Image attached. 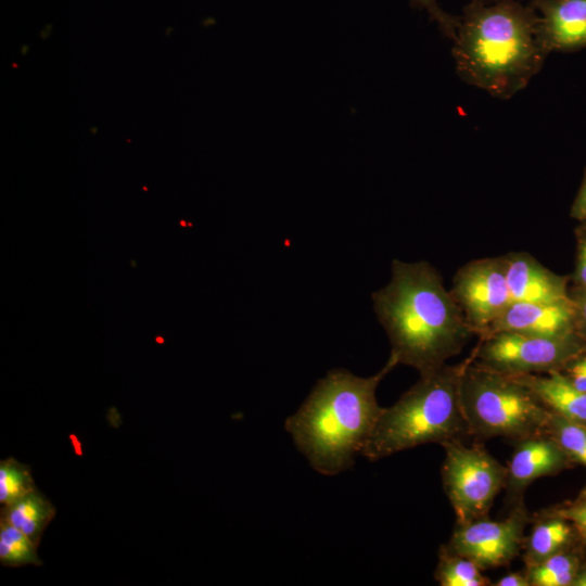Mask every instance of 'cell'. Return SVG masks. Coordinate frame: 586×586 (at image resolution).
Returning <instances> with one entry per match:
<instances>
[{"label":"cell","mask_w":586,"mask_h":586,"mask_svg":"<svg viewBox=\"0 0 586 586\" xmlns=\"http://www.w3.org/2000/svg\"><path fill=\"white\" fill-rule=\"evenodd\" d=\"M512 302H556L569 297L570 276L558 275L526 252L504 255Z\"/></svg>","instance_id":"4fadbf2b"},{"label":"cell","mask_w":586,"mask_h":586,"mask_svg":"<svg viewBox=\"0 0 586 586\" xmlns=\"http://www.w3.org/2000/svg\"><path fill=\"white\" fill-rule=\"evenodd\" d=\"M544 433L549 435L571 461L586 467V425L549 412Z\"/></svg>","instance_id":"d6986e66"},{"label":"cell","mask_w":586,"mask_h":586,"mask_svg":"<svg viewBox=\"0 0 586 586\" xmlns=\"http://www.w3.org/2000/svg\"><path fill=\"white\" fill-rule=\"evenodd\" d=\"M497 332H517L546 337L577 334L572 301L568 297L548 303L511 302L481 336Z\"/></svg>","instance_id":"30bf717a"},{"label":"cell","mask_w":586,"mask_h":586,"mask_svg":"<svg viewBox=\"0 0 586 586\" xmlns=\"http://www.w3.org/2000/svg\"><path fill=\"white\" fill-rule=\"evenodd\" d=\"M513 377L526 385L550 412L586 425V392L574 386L560 371Z\"/></svg>","instance_id":"5bb4252c"},{"label":"cell","mask_w":586,"mask_h":586,"mask_svg":"<svg viewBox=\"0 0 586 586\" xmlns=\"http://www.w3.org/2000/svg\"><path fill=\"white\" fill-rule=\"evenodd\" d=\"M582 224H585V225H586V222H582Z\"/></svg>","instance_id":"1f68e13d"},{"label":"cell","mask_w":586,"mask_h":586,"mask_svg":"<svg viewBox=\"0 0 586 586\" xmlns=\"http://www.w3.org/2000/svg\"><path fill=\"white\" fill-rule=\"evenodd\" d=\"M56 513L55 507L38 488L2 506L0 519L22 531L37 547Z\"/></svg>","instance_id":"9a60e30c"},{"label":"cell","mask_w":586,"mask_h":586,"mask_svg":"<svg viewBox=\"0 0 586 586\" xmlns=\"http://www.w3.org/2000/svg\"><path fill=\"white\" fill-rule=\"evenodd\" d=\"M371 300L390 340V358L420 374L447 364L475 335L442 276L425 260L394 259L390 282Z\"/></svg>","instance_id":"6da1fadb"},{"label":"cell","mask_w":586,"mask_h":586,"mask_svg":"<svg viewBox=\"0 0 586 586\" xmlns=\"http://www.w3.org/2000/svg\"><path fill=\"white\" fill-rule=\"evenodd\" d=\"M528 520V511L520 500L502 520L486 517L457 524L449 542L441 548L472 560L483 570L508 565L523 547Z\"/></svg>","instance_id":"ba28073f"},{"label":"cell","mask_w":586,"mask_h":586,"mask_svg":"<svg viewBox=\"0 0 586 586\" xmlns=\"http://www.w3.org/2000/svg\"><path fill=\"white\" fill-rule=\"evenodd\" d=\"M450 293L476 336H481L512 302L504 255L473 259L454 276Z\"/></svg>","instance_id":"9c48e42d"},{"label":"cell","mask_w":586,"mask_h":586,"mask_svg":"<svg viewBox=\"0 0 586 586\" xmlns=\"http://www.w3.org/2000/svg\"><path fill=\"white\" fill-rule=\"evenodd\" d=\"M530 3L538 14L537 40L548 55L586 48V0H531Z\"/></svg>","instance_id":"8fae6325"},{"label":"cell","mask_w":586,"mask_h":586,"mask_svg":"<svg viewBox=\"0 0 586 586\" xmlns=\"http://www.w3.org/2000/svg\"><path fill=\"white\" fill-rule=\"evenodd\" d=\"M531 586H569L579 572L577 557L565 550L526 569Z\"/></svg>","instance_id":"ac0fdd59"},{"label":"cell","mask_w":586,"mask_h":586,"mask_svg":"<svg viewBox=\"0 0 586 586\" xmlns=\"http://www.w3.org/2000/svg\"><path fill=\"white\" fill-rule=\"evenodd\" d=\"M442 446V482L457 524L486 518L496 496L506 487L507 467L479 445L467 446L455 440Z\"/></svg>","instance_id":"8992f818"},{"label":"cell","mask_w":586,"mask_h":586,"mask_svg":"<svg viewBox=\"0 0 586 586\" xmlns=\"http://www.w3.org/2000/svg\"><path fill=\"white\" fill-rule=\"evenodd\" d=\"M574 386L586 392V347L559 370Z\"/></svg>","instance_id":"cb8c5ba5"},{"label":"cell","mask_w":586,"mask_h":586,"mask_svg":"<svg viewBox=\"0 0 586 586\" xmlns=\"http://www.w3.org/2000/svg\"><path fill=\"white\" fill-rule=\"evenodd\" d=\"M537 18L532 4L519 0L464 5L451 48L459 78L500 100L523 90L548 56Z\"/></svg>","instance_id":"7a4b0ae2"},{"label":"cell","mask_w":586,"mask_h":586,"mask_svg":"<svg viewBox=\"0 0 586 586\" xmlns=\"http://www.w3.org/2000/svg\"><path fill=\"white\" fill-rule=\"evenodd\" d=\"M581 498H586V486H585L584 491L582 492Z\"/></svg>","instance_id":"4dcf8cb0"},{"label":"cell","mask_w":586,"mask_h":586,"mask_svg":"<svg viewBox=\"0 0 586 586\" xmlns=\"http://www.w3.org/2000/svg\"><path fill=\"white\" fill-rule=\"evenodd\" d=\"M418 9L424 10L429 17L437 25L441 33L454 40L459 25V17L449 14L441 8L436 0H410Z\"/></svg>","instance_id":"7402d4cb"},{"label":"cell","mask_w":586,"mask_h":586,"mask_svg":"<svg viewBox=\"0 0 586 586\" xmlns=\"http://www.w3.org/2000/svg\"><path fill=\"white\" fill-rule=\"evenodd\" d=\"M572 586H586V570L577 573Z\"/></svg>","instance_id":"f1b7e54d"},{"label":"cell","mask_w":586,"mask_h":586,"mask_svg":"<svg viewBox=\"0 0 586 586\" xmlns=\"http://www.w3.org/2000/svg\"><path fill=\"white\" fill-rule=\"evenodd\" d=\"M395 366L388 357L367 378L343 368L330 370L285 420V431L315 471L332 476L353 467L383 409L377 400L378 385Z\"/></svg>","instance_id":"3957f363"},{"label":"cell","mask_w":586,"mask_h":586,"mask_svg":"<svg viewBox=\"0 0 586 586\" xmlns=\"http://www.w3.org/2000/svg\"><path fill=\"white\" fill-rule=\"evenodd\" d=\"M576 252L574 271L570 276L572 284L586 288V225L579 222L574 230Z\"/></svg>","instance_id":"603a6c76"},{"label":"cell","mask_w":586,"mask_h":586,"mask_svg":"<svg viewBox=\"0 0 586 586\" xmlns=\"http://www.w3.org/2000/svg\"><path fill=\"white\" fill-rule=\"evenodd\" d=\"M472 560L440 549L434 578L441 586H486L489 579Z\"/></svg>","instance_id":"e0dca14e"},{"label":"cell","mask_w":586,"mask_h":586,"mask_svg":"<svg viewBox=\"0 0 586 586\" xmlns=\"http://www.w3.org/2000/svg\"><path fill=\"white\" fill-rule=\"evenodd\" d=\"M459 398L469 435L480 440H523L544 433L549 410L513 375L473 361V352L460 380Z\"/></svg>","instance_id":"5b68a950"},{"label":"cell","mask_w":586,"mask_h":586,"mask_svg":"<svg viewBox=\"0 0 586 586\" xmlns=\"http://www.w3.org/2000/svg\"><path fill=\"white\" fill-rule=\"evenodd\" d=\"M507 467L508 497L522 500L523 492L535 480L558 473L571 461L560 446L546 433L515 441Z\"/></svg>","instance_id":"7c38bea8"},{"label":"cell","mask_w":586,"mask_h":586,"mask_svg":"<svg viewBox=\"0 0 586 586\" xmlns=\"http://www.w3.org/2000/svg\"><path fill=\"white\" fill-rule=\"evenodd\" d=\"M557 513L571 521L583 538L586 539V498H582L575 505L558 510Z\"/></svg>","instance_id":"484cf974"},{"label":"cell","mask_w":586,"mask_h":586,"mask_svg":"<svg viewBox=\"0 0 586 586\" xmlns=\"http://www.w3.org/2000/svg\"><path fill=\"white\" fill-rule=\"evenodd\" d=\"M37 546L18 528L0 519V562L4 566L41 565Z\"/></svg>","instance_id":"ffe728a7"},{"label":"cell","mask_w":586,"mask_h":586,"mask_svg":"<svg viewBox=\"0 0 586 586\" xmlns=\"http://www.w3.org/2000/svg\"><path fill=\"white\" fill-rule=\"evenodd\" d=\"M468 3H493L499 0H467Z\"/></svg>","instance_id":"f546056e"},{"label":"cell","mask_w":586,"mask_h":586,"mask_svg":"<svg viewBox=\"0 0 586 586\" xmlns=\"http://www.w3.org/2000/svg\"><path fill=\"white\" fill-rule=\"evenodd\" d=\"M586 347L578 334L546 337L517 332H497L479 337L473 361L508 374H544L559 371Z\"/></svg>","instance_id":"52a82bcc"},{"label":"cell","mask_w":586,"mask_h":586,"mask_svg":"<svg viewBox=\"0 0 586 586\" xmlns=\"http://www.w3.org/2000/svg\"><path fill=\"white\" fill-rule=\"evenodd\" d=\"M37 488L30 468L14 458L0 462V504L9 505Z\"/></svg>","instance_id":"44dd1931"},{"label":"cell","mask_w":586,"mask_h":586,"mask_svg":"<svg viewBox=\"0 0 586 586\" xmlns=\"http://www.w3.org/2000/svg\"><path fill=\"white\" fill-rule=\"evenodd\" d=\"M471 358L420 374L395 404L383 408L361 451L370 461L420 445L462 440L469 435L459 387Z\"/></svg>","instance_id":"277c9868"},{"label":"cell","mask_w":586,"mask_h":586,"mask_svg":"<svg viewBox=\"0 0 586 586\" xmlns=\"http://www.w3.org/2000/svg\"><path fill=\"white\" fill-rule=\"evenodd\" d=\"M570 216L579 222H586V167L581 186L571 205Z\"/></svg>","instance_id":"4316f807"},{"label":"cell","mask_w":586,"mask_h":586,"mask_svg":"<svg viewBox=\"0 0 586 586\" xmlns=\"http://www.w3.org/2000/svg\"><path fill=\"white\" fill-rule=\"evenodd\" d=\"M569 297L574 307L576 333L586 341V288L572 284Z\"/></svg>","instance_id":"d4e9b609"},{"label":"cell","mask_w":586,"mask_h":586,"mask_svg":"<svg viewBox=\"0 0 586 586\" xmlns=\"http://www.w3.org/2000/svg\"><path fill=\"white\" fill-rule=\"evenodd\" d=\"M573 537L568 520L559 513L536 520L530 536L524 539L526 569L539 564L550 556L564 550Z\"/></svg>","instance_id":"2e32d148"},{"label":"cell","mask_w":586,"mask_h":586,"mask_svg":"<svg viewBox=\"0 0 586 586\" xmlns=\"http://www.w3.org/2000/svg\"><path fill=\"white\" fill-rule=\"evenodd\" d=\"M494 585L495 586H531L526 572L525 573H520V572L509 573L500 577L496 583H494Z\"/></svg>","instance_id":"83f0119b"}]
</instances>
